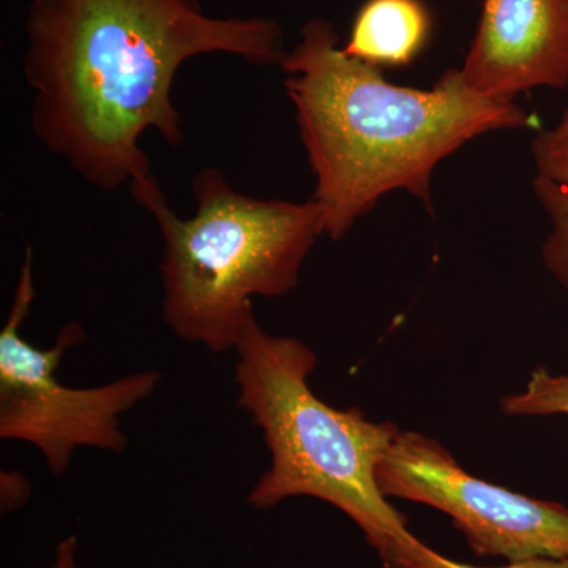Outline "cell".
<instances>
[{"label":"cell","mask_w":568,"mask_h":568,"mask_svg":"<svg viewBox=\"0 0 568 568\" xmlns=\"http://www.w3.org/2000/svg\"><path fill=\"white\" fill-rule=\"evenodd\" d=\"M234 353L237 406L263 432L271 455L246 503L267 510L291 497L324 500L355 523L386 567L414 536L376 478L398 426L317 398L310 387L315 351L301 339L267 334L254 313Z\"/></svg>","instance_id":"cell-4"},{"label":"cell","mask_w":568,"mask_h":568,"mask_svg":"<svg viewBox=\"0 0 568 568\" xmlns=\"http://www.w3.org/2000/svg\"><path fill=\"white\" fill-rule=\"evenodd\" d=\"M203 54L282 65L287 50L280 22L209 17L197 0H31L22 73L32 132L104 192L149 178L142 134L181 148L174 80Z\"/></svg>","instance_id":"cell-1"},{"label":"cell","mask_w":568,"mask_h":568,"mask_svg":"<svg viewBox=\"0 0 568 568\" xmlns=\"http://www.w3.org/2000/svg\"><path fill=\"white\" fill-rule=\"evenodd\" d=\"M432 32L424 0H365L343 51L376 69L407 67L428 47Z\"/></svg>","instance_id":"cell-8"},{"label":"cell","mask_w":568,"mask_h":568,"mask_svg":"<svg viewBox=\"0 0 568 568\" xmlns=\"http://www.w3.org/2000/svg\"><path fill=\"white\" fill-rule=\"evenodd\" d=\"M159 224L163 317L189 345L212 354L235 351L254 297L294 290L302 265L324 234L316 201L261 200L235 192L216 168L194 174L196 212L181 219L152 175L129 185Z\"/></svg>","instance_id":"cell-3"},{"label":"cell","mask_w":568,"mask_h":568,"mask_svg":"<svg viewBox=\"0 0 568 568\" xmlns=\"http://www.w3.org/2000/svg\"><path fill=\"white\" fill-rule=\"evenodd\" d=\"M78 540L77 537L70 536L63 538L61 544L55 547L54 560L50 568H80L77 558Z\"/></svg>","instance_id":"cell-14"},{"label":"cell","mask_w":568,"mask_h":568,"mask_svg":"<svg viewBox=\"0 0 568 568\" xmlns=\"http://www.w3.org/2000/svg\"><path fill=\"white\" fill-rule=\"evenodd\" d=\"M386 497L443 511L477 556L506 562L568 559V508L470 476L437 440L417 432L395 436L376 470Z\"/></svg>","instance_id":"cell-6"},{"label":"cell","mask_w":568,"mask_h":568,"mask_svg":"<svg viewBox=\"0 0 568 568\" xmlns=\"http://www.w3.org/2000/svg\"><path fill=\"white\" fill-rule=\"evenodd\" d=\"M29 495L31 487L20 473H2V511L17 510L24 506Z\"/></svg>","instance_id":"cell-13"},{"label":"cell","mask_w":568,"mask_h":568,"mask_svg":"<svg viewBox=\"0 0 568 568\" xmlns=\"http://www.w3.org/2000/svg\"><path fill=\"white\" fill-rule=\"evenodd\" d=\"M280 67L332 241L394 190L432 211V178L444 159L480 134L537 126L517 103L470 91L459 69L426 91L387 81L381 69L345 54L327 20L306 22Z\"/></svg>","instance_id":"cell-2"},{"label":"cell","mask_w":568,"mask_h":568,"mask_svg":"<svg viewBox=\"0 0 568 568\" xmlns=\"http://www.w3.org/2000/svg\"><path fill=\"white\" fill-rule=\"evenodd\" d=\"M33 298V253L28 248L9 320L0 331V437L31 444L59 477L77 448L123 454L129 437L121 417L149 398L162 376L149 369L97 387L63 386L59 366L65 351L84 339V327L63 325L48 349L31 345L21 327Z\"/></svg>","instance_id":"cell-5"},{"label":"cell","mask_w":568,"mask_h":568,"mask_svg":"<svg viewBox=\"0 0 568 568\" xmlns=\"http://www.w3.org/2000/svg\"><path fill=\"white\" fill-rule=\"evenodd\" d=\"M470 91L515 102L568 85V0H485L462 69Z\"/></svg>","instance_id":"cell-7"},{"label":"cell","mask_w":568,"mask_h":568,"mask_svg":"<svg viewBox=\"0 0 568 568\" xmlns=\"http://www.w3.org/2000/svg\"><path fill=\"white\" fill-rule=\"evenodd\" d=\"M534 192L552 224L551 233L541 248L544 263L568 291V189L537 175Z\"/></svg>","instance_id":"cell-9"},{"label":"cell","mask_w":568,"mask_h":568,"mask_svg":"<svg viewBox=\"0 0 568 568\" xmlns=\"http://www.w3.org/2000/svg\"><path fill=\"white\" fill-rule=\"evenodd\" d=\"M500 407L508 416H568V376H555L538 366L525 390L503 398Z\"/></svg>","instance_id":"cell-10"},{"label":"cell","mask_w":568,"mask_h":568,"mask_svg":"<svg viewBox=\"0 0 568 568\" xmlns=\"http://www.w3.org/2000/svg\"><path fill=\"white\" fill-rule=\"evenodd\" d=\"M388 568H568V559L534 558L507 562L500 567H476L457 562L426 547L416 536L399 549Z\"/></svg>","instance_id":"cell-11"},{"label":"cell","mask_w":568,"mask_h":568,"mask_svg":"<svg viewBox=\"0 0 568 568\" xmlns=\"http://www.w3.org/2000/svg\"><path fill=\"white\" fill-rule=\"evenodd\" d=\"M532 155L538 178L568 189V108L555 129L538 133Z\"/></svg>","instance_id":"cell-12"}]
</instances>
